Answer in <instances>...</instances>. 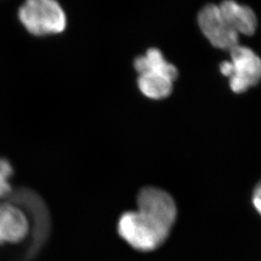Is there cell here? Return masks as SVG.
<instances>
[{"mask_svg": "<svg viewBox=\"0 0 261 261\" xmlns=\"http://www.w3.org/2000/svg\"><path fill=\"white\" fill-rule=\"evenodd\" d=\"M117 231L134 250L145 252L159 249L170 234L167 228L138 210L126 211L120 216Z\"/></svg>", "mask_w": 261, "mask_h": 261, "instance_id": "obj_1", "label": "cell"}, {"mask_svg": "<svg viewBox=\"0 0 261 261\" xmlns=\"http://www.w3.org/2000/svg\"><path fill=\"white\" fill-rule=\"evenodd\" d=\"M29 232L30 222L25 212L14 203L0 201V247L23 242Z\"/></svg>", "mask_w": 261, "mask_h": 261, "instance_id": "obj_6", "label": "cell"}, {"mask_svg": "<svg viewBox=\"0 0 261 261\" xmlns=\"http://www.w3.org/2000/svg\"><path fill=\"white\" fill-rule=\"evenodd\" d=\"M197 20L201 32L215 47L230 50L239 45V35L227 23L219 5H206L199 12Z\"/></svg>", "mask_w": 261, "mask_h": 261, "instance_id": "obj_5", "label": "cell"}, {"mask_svg": "<svg viewBox=\"0 0 261 261\" xmlns=\"http://www.w3.org/2000/svg\"><path fill=\"white\" fill-rule=\"evenodd\" d=\"M178 76L176 67L162 71H148L139 75L138 85L141 93L152 100L168 97L173 89V83Z\"/></svg>", "mask_w": 261, "mask_h": 261, "instance_id": "obj_7", "label": "cell"}, {"mask_svg": "<svg viewBox=\"0 0 261 261\" xmlns=\"http://www.w3.org/2000/svg\"><path fill=\"white\" fill-rule=\"evenodd\" d=\"M137 210L171 231L178 217L176 202L167 191L144 187L137 196Z\"/></svg>", "mask_w": 261, "mask_h": 261, "instance_id": "obj_4", "label": "cell"}, {"mask_svg": "<svg viewBox=\"0 0 261 261\" xmlns=\"http://www.w3.org/2000/svg\"><path fill=\"white\" fill-rule=\"evenodd\" d=\"M230 61H224L221 73L229 77V85L235 93H243L261 80V59L251 48L237 45L229 50Z\"/></svg>", "mask_w": 261, "mask_h": 261, "instance_id": "obj_3", "label": "cell"}, {"mask_svg": "<svg viewBox=\"0 0 261 261\" xmlns=\"http://www.w3.org/2000/svg\"><path fill=\"white\" fill-rule=\"evenodd\" d=\"M227 23L240 35H252L257 28V19L250 7L240 5L233 0H224L219 5Z\"/></svg>", "mask_w": 261, "mask_h": 261, "instance_id": "obj_8", "label": "cell"}, {"mask_svg": "<svg viewBox=\"0 0 261 261\" xmlns=\"http://www.w3.org/2000/svg\"><path fill=\"white\" fill-rule=\"evenodd\" d=\"M19 19L34 36L58 34L65 30V12L56 0H25L19 7Z\"/></svg>", "mask_w": 261, "mask_h": 261, "instance_id": "obj_2", "label": "cell"}, {"mask_svg": "<svg viewBox=\"0 0 261 261\" xmlns=\"http://www.w3.org/2000/svg\"><path fill=\"white\" fill-rule=\"evenodd\" d=\"M14 173V167L9 160L0 157V201L9 196L13 191L11 181Z\"/></svg>", "mask_w": 261, "mask_h": 261, "instance_id": "obj_9", "label": "cell"}, {"mask_svg": "<svg viewBox=\"0 0 261 261\" xmlns=\"http://www.w3.org/2000/svg\"><path fill=\"white\" fill-rule=\"evenodd\" d=\"M251 201L253 209L261 217V179L253 187Z\"/></svg>", "mask_w": 261, "mask_h": 261, "instance_id": "obj_10", "label": "cell"}]
</instances>
